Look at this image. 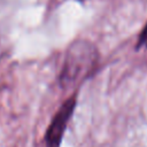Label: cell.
<instances>
[{
  "mask_svg": "<svg viewBox=\"0 0 147 147\" xmlns=\"http://www.w3.org/2000/svg\"><path fill=\"white\" fill-rule=\"evenodd\" d=\"M99 62L98 48L86 39H77L67 49L64 62L60 71V84L71 87L88 78Z\"/></svg>",
  "mask_w": 147,
  "mask_h": 147,
  "instance_id": "6da1fadb",
  "label": "cell"
},
{
  "mask_svg": "<svg viewBox=\"0 0 147 147\" xmlns=\"http://www.w3.org/2000/svg\"><path fill=\"white\" fill-rule=\"evenodd\" d=\"M76 103H77L76 94H72L57 109V111L53 116L46 130V134H45L46 147H61V142H62L68 122L74 114Z\"/></svg>",
  "mask_w": 147,
  "mask_h": 147,
  "instance_id": "7a4b0ae2",
  "label": "cell"
},
{
  "mask_svg": "<svg viewBox=\"0 0 147 147\" xmlns=\"http://www.w3.org/2000/svg\"><path fill=\"white\" fill-rule=\"evenodd\" d=\"M142 47H147V23L139 33L137 41V48H142Z\"/></svg>",
  "mask_w": 147,
  "mask_h": 147,
  "instance_id": "3957f363",
  "label": "cell"
},
{
  "mask_svg": "<svg viewBox=\"0 0 147 147\" xmlns=\"http://www.w3.org/2000/svg\"><path fill=\"white\" fill-rule=\"evenodd\" d=\"M78 1H84V0H78Z\"/></svg>",
  "mask_w": 147,
  "mask_h": 147,
  "instance_id": "277c9868",
  "label": "cell"
}]
</instances>
